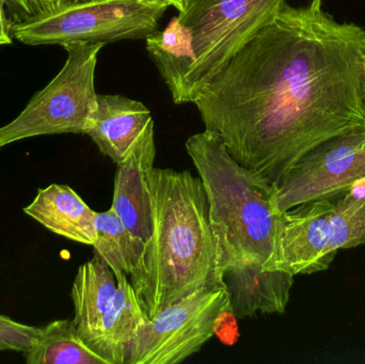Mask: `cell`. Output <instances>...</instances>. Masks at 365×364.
Masks as SVG:
<instances>
[{
    "mask_svg": "<svg viewBox=\"0 0 365 364\" xmlns=\"http://www.w3.org/2000/svg\"><path fill=\"white\" fill-rule=\"evenodd\" d=\"M365 29L285 2L193 104L232 157L276 186L324 141L365 126Z\"/></svg>",
    "mask_w": 365,
    "mask_h": 364,
    "instance_id": "cell-1",
    "label": "cell"
},
{
    "mask_svg": "<svg viewBox=\"0 0 365 364\" xmlns=\"http://www.w3.org/2000/svg\"><path fill=\"white\" fill-rule=\"evenodd\" d=\"M149 187L153 230L128 279L143 313L151 320L197 291L225 284L199 175L153 168Z\"/></svg>",
    "mask_w": 365,
    "mask_h": 364,
    "instance_id": "cell-2",
    "label": "cell"
},
{
    "mask_svg": "<svg viewBox=\"0 0 365 364\" xmlns=\"http://www.w3.org/2000/svg\"><path fill=\"white\" fill-rule=\"evenodd\" d=\"M285 0H187L147 51L177 105L195 103L205 85L274 17Z\"/></svg>",
    "mask_w": 365,
    "mask_h": 364,
    "instance_id": "cell-3",
    "label": "cell"
},
{
    "mask_svg": "<svg viewBox=\"0 0 365 364\" xmlns=\"http://www.w3.org/2000/svg\"><path fill=\"white\" fill-rule=\"evenodd\" d=\"M185 147L207 197L222 275L237 265L267 262L281 216L274 207V186L236 162L210 130L189 137Z\"/></svg>",
    "mask_w": 365,
    "mask_h": 364,
    "instance_id": "cell-4",
    "label": "cell"
},
{
    "mask_svg": "<svg viewBox=\"0 0 365 364\" xmlns=\"http://www.w3.org/2000/svg\"><path fill=\"white\" fill-rule=\"evenodd\" d=\"M105 45L87 41L62 45L68 53L63 68L19 117L0 128V147L43 135H86L98 107L94 76Z\"/></svg>",
    "mask_w": 365,
    "mask_h": 364,
    "instance_id": "cell-5",
    "label": "cell"
},
{
    "mask_svg": "<svg viewBox=\"0 0 365 364\" xmlns=\"http://www.w3.org/2000/svg\"><path fill=\"white\" fill-rule=\"evenodd\" d=\"M169 6L166 0H93L14 24L11 32L31 46L138 40L158 29Z\"/></svg>",
    "mask_w": 365,
    "mask_h": 364,
    "instance_id": "cell-6",
    "label": "cell"
},
{
    "mask_svg": "<svg viewBox=\"0 0 365 364\" xmlns=\"http://www.w3.org/2000/svg\"><path fill=\"white\" fill-rule=\"evenodd\" d=\"M230 307L227 288L197 291L141 325L128 345L125 364H179L214 337V323Z\"/></svg>",
    "mask_w": 365,
    "mask_h": 364,
    "instance_id": "cell-7",
    "label": "cell"
},
{
    "mask_svg": "<svg viewBox=\"0 0 365 364\" xmlns=\"http://www.w3.org/2000/svg\"><path fill=\"white\" fill-rule=\"evenodd\" d=\"M365 179V126L332 137L304 154L274 188L282 214L302 203L332 200Z\"/></svg>",
    "mask_w": 365,
    "mask_h": 364,
    "instance_id": "cell-8",
    "label": "cell"
},
{
    "mask_svg": "<svg viewBox=\"0 0 365 364\" xmlns=\"http://www.w3.org/2000/svg\"><path fill=\"white\" fill-rule=\"evenodd\" d=\"M332 200L302 203L281 214L272 256L264 269L311 275L327 271L336 258L331 245Z\"/></svg>",
    "mask_w": 365,
    "mask_h": 364,
    "instance_id": "cell-9",
    "label": "cell"
},
{
    "mask_svg": "<svg viewBox=\"0 0 365 364\" xmlns=\"http://www.w3.org/2000/svg\"><path fill=\"white\" fill-rule=\"evenodd\" d=\"M155 157V137L151 128L117 164L111 205L124 226L145 244L153 230L149 177Z\"/></svg>",
    "mask_w": 365,
    "mask_h": 364,
    "instance_id": "cell-10",
    "label": "cell"
},
{
    "mask_svg": "<svg viewBox=\"0 0 365 364\" xmlns=\"http://www.w3.org/2000/svg\"><path fill=\"white\" fill-rule=\"evenodd\" d=\"M151 128L153 118L143 103L119 94H98V107L86 135L117 165Z\"/></svg>",
    "mask_w": 365,
    "mask_h": 364,
    "instance_id": "cell-11",
    "label": "cell"
},
{
    "mask_svg": "<svg viewBox=\"0 0 365 364\" xmlns=\"http://www.w3.org/2000/svg\"><path fill=\"white\" fill-rule=\"evenodd\" d=\"M230 308L237 318L257 312L283 314L289 305L294 276L283 271L264 269L257 263L237 265L223 275Z\"/></svg>",
    "mask_w": 365,
    "mask_h": 364,
    "instance_id": "cell-12",
    "label": "cell"
},
{
    "mask_svg": "<svg viewBox=\"0 0 365 364\" xmlns=\"http://www.w3.org/2000/svg\"><path fill=\"white\" fill-rule=\"evenodd\" d=\"M24 212L64 239L88 246L96 241V212L70 186L51 184L38 189Z\"/></svg>",
    "mask_w": 365,
    "mask_h": 364,
    "instance_id": "cell-13",
    "label": "cell"
},
{
    "mask_svg": "<svg viewBox=\"0 0 365 364\" xmlns=\"http://www.w3.org/2000/svg\"><path fill=\"white\" fill-rule=\"evenodd\" d=\"M117 281L113 303L88 346L110 364H125L128 345L148 318L128 276H122Z\"/></svg>",
    "mask_w": 365,
    "mask_h": 364,
    "instance_id": "cell-14",
    "label": "cell"
},
{
    "mask_svg": "<svg viewBox=\"0 0 365 364\" xmlns=\"http://www.w3.org/2000/svg\"><path fill=\"white\" fill-rule=\"evenodd\" d=\"M117 290L115 274L100 259L93 256L79 266L71 293L75 311L73 322L87 345L96 335Z\"/></svg>",
    "mask_w": 365,
    "mask_h": 364,
    "instance_id": "cell-15",
    "label": "cell"
},
{
    "mask_svg": "<svg viewBox=\"0 0 365 364\" xmlns=\"http://www.w3.org/2000/svg\"><path fill=\"white\" fill-rule=\"evenodd\" d=\"M94 256L110 267L117 280L130 276L143 259L145 243L133 234L113 209L96 213Z\"/></svg>",
    "mask_w": 365,
    "mask_h": 364,
    "instance_id": "cell-16",
    "label": "cell"
},
{
    "mask_svg": "<svg viewBox=\"0 0 365 364\" xmlns=\"http://www.w3.org/2000/svg\"><path fill=\"white\" fill-rule=\"evenodd\" d=\"M24 355L28 364H110L87 345L70 320L53 321L46 325L36 343Z\"/></svg>",
    "mask_w": 365,
    "mask_h": 364,
    "instance_id": "cell-17",
    "label": "cell"
},
{
    "mask_svg": "<svg viewBox=\"0 0 365 364\" xmlns=\"http://www.w3.org/2000/svg\"><path fill=\"white\" fill-rule=\"evenodd\" d=\"M334 249H351L365 244V179L341 196L330 215Z\"/></svg>",
    "mask_w": 365,
    "mask_h": 364,
    "instance_id": "cell-18",
    "label": "cell"
},
{
    "mask_svg": "<svg viewBox=\"0 0 365 364\" xmlns=\"http://www.w3.org/2000/svg\"><path fill=\"white\" fill-rule=\"evenodd\" d=\"M41 333L42 328L21 324L0 314V352H28Z\"/></svg>",
    "mask_w": 365,
    "mask_h": 364,
    "instance_id": "cell-19",
    "label": "cell"
},
{
    "mask_svg": "<svg viewBox=\"0 0 365 364\" xmlns=\"http://www.w3.org/2000/svg\"><path fill=\"white\" fill-rule=\"evenodd\" d=\"M89 1L93 0H6V10L11 24L14 25L66 6Z\"/></svg>",
    "mask_w": 365,
    "mask_h": 364,
    "instance_id": "cell-20",
    "label": "cell"
},
{
    "mask_svg": "<svg viewBox=\"0 0 365 364\" xmlns=\"http://www.w3.org/2000/svg\"><path fill=\"white\" fill-rule=\"evenodd\" d=\"M237 320L230 307L222 310L215 320L214 336L225 345H234L237 342L240 338Z\"/></svg>",
    "mask_w": 365,
    "mask_h": 364,
    "instance_id": "cell-21",
    "label": "cell"
},
{
    "mask_svg": "<svg viewBox=\"0 0 365 364\" xmlns=\"http://www.w3.org/2000/svg\"><path fill=\"white\" fill-rule=\"evenodd\" d=\"M11 27L12 24L6 14V0H0V47L6 46L12 43Z\"/></svg>",
    "mask_w": 365,
    "mask_h": 364,
    "instance_id": "cell-22",
    "label": "cell"
},
{
    "mask_svg": "<svg viewBox=\"0 0 365 364\" xmlns=\"http://www.w3.org/2000/svg\"><path fill=\"white\" fill-rule=\"evenodd\" d=\"M170 6H175L179 12L185 10L187 0H166Z\"/></svg>",
    "mask_w": 365,
    "mask_h": 364,
    "instance_id": "cell-23",
    "label": "cell"
},
{
    "mask_svg": "<svg viewBox=\"0 0 365 364\" xmlns=\"http://www.w3.org/2000/svg\"><path fill=\"white\" fill-rule=\"evenodd\" d=\"M322 4H323V0H312L309 8L312 9V10L314 11H321Z\"/></svg>",
    "mask_w": 365,
    "mask_h": 364,
    "instance_id": "cell-24",
    "label": "cell"
},
{
    "mask_svg": "<svg viewBox=\"0 0 365 364\" xmlns=\"http://www.w3.org/2000/svg\"><path fill=\"white\" fill-rule=\"evenodd\" d=\"M362 80H364V87L365 92V57L364 59V64H362Z\"/></svg>",
    "mask_w": 365,
    "mask_h": 364,
    "instance_id": "cell-25",
    "label": "cell"
},
{
    "mask_svg": "<svg viewBox=\"0 0 365 364\" xmlns=\"http://www.w3.org/2000/svg\"><path fill=\"white\" fill-rule=\"evenodd\" d=\"M0 149H1V147H0Z\"/></svg>",
    "mask_w": 365,
    "mask_h": 364,
    "instance_id": "cell-26",
    "label": "cell"
}]
</instances>
